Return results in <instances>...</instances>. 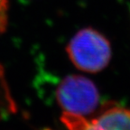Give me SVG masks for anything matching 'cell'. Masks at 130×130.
<instances>
[{"label":"cell","mask_w":130,"mask_h":130,"mask_svg":"<svg viewBox=\"0 0 130 130\" xmlns=\"http://www.w3.org/2000/svg\"><path fill=\"white\" fill-rule=\"evenodd\" d=\"M71 62L82 71L96 73L105 69L111 59V45L100 32L92 28L79 31L67 45Z\"/></svg>","instance_id":"1"},{"label":"cell","mask_w":130,"mask_h":130,"mask_svg":"<svg viewBox=\"0 0 130 130\" xmlns=\"http://www.w3.org/2000/svg\"><path fill=\"white\" fill-rule=\"evenodd\" d=\"M57 100L65 113L86 116L99 105L100 94L90 79L79 75H70L57 89Z\"/></svg>","instance_id":"2"},{"label":"cell","mask_w":130,"mask_h":130,"mask_svg":"<svg viewBox=\"0 0 130 130\" xmlns=\"http://www.w3.org/2000/svg\"><path fill=\"white\" fill-rule=\"evenodd\" d=\"M8 3L9 0H0V34L4 32L7 26Z\"/></svg>","instance_id":"4"},{"label":"cell","mask_w":130,"mask_h":130,"mask_svg":"<svg viewBox=\"0 0 130 130\" xmlns=\"http://www.w3.org/2000/svg\"><path fill=\"white\" fill-rule=\"evenodd\" d=\"M62 121L70 130H130V109L114 107L91 120L64 112Z\"/></svg>","instance_id":"3"}]
</instances>
